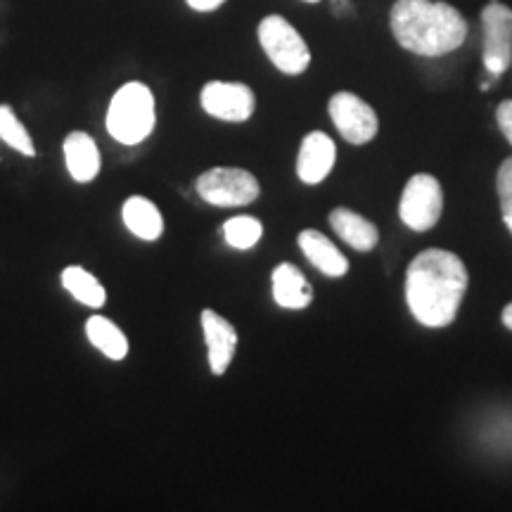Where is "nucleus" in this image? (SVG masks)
<instances>
[{"instance_id":"f257e3e1","label":"nucleus","mask_w":512,"mask_h":512,"mask_svg":"<svg viewBox=\"0 0 512 512\" xmlns=\"http://www.w3.org/2000/svg\"><path fill=\"white\" fill-rule=\"evenodd\" d=\"M467 268L458 254L425 249L406 271V304L425 328H446L458 316L467 292Z\"/></svg>"},{"instance_id":"f03ea898","label":"nucleus","mask_w":512,"mask_h":512,"mask_svg":"<svg viewBox=\"0 0 512 512\" xmlns=\"http://www.w3.org/2000/svg\"><path fill=\"white\" fill-rule=\"evenodd\" d=\"M389 24L396 43L420 57L453 53L467 38L465 17L453 5L432 0H396Z\"/></svg>"},{"instance_id":"7ed1b4c3","label":"nucleus","mask_w":512,"mask_h":512,"mask_svg":"<svg viewBox=\"0 0 512 512\" xmlns=\"http://www.w3.org/2000/svg\"><path fill=\"white\" fill-rule=\"evenodd\" d=\"M157 124L155 95L150 86L128 81L112 95L107 110V131L121 145H138L152 136Z\"/></svg>"},{"instance_id":"20e7f679","label":"nucleus","mask_w":512,"mask_h":512,"mask_svg":"<svg viewBox=\"0 0 512 512\" xmlns=\"http://www.w3.org/2000/svg\"><path fill=\"white\" fill-rule=\"evenodd\" d=\"M259 43L275 67L287 76H299L309 69L311 50L299 31L280 15H268L259 24Z\"/></svg>"},{"instance_id":"39448f33","label":"nucleus","mask_w":512,"mask_h":512,"mask_svg":"<svg viewBox=\"0 0 512 512\" xmlns=\"http://www.w3.org/2000/svg\"><path fill=\"white\" fill-rule=\"evenodd\" d=\"M197 195L214 207H247L259 197V181L252 171L238 166H214L195 183Z\"/></svg>"},{"instance_id":"423d86ee","label":"nucleus","mask_w":512,"mask_h":512,"mask_svg":"<svg viewBox=\"0 0 512 512\" xmlns=\"http://www.w3.org/2000/svg\"><path fill=\"white\" fill-rule=\"evenodd\" d=\"M441 211H444L441 183L430 174H415L401 192V221L415 233H427L439 223Z\"/></svg>"},{"instance_id":"0eeeda50","label":"nucleus","mask_w":512,"mask_h":512,"mask_svg":"<svg viewBox=\"0 0 512 512\" xmlns=\"http://www.w3.org/2000/svg\"><path fill=\"white\" fill-rule=\"evenodd\" d=\"M484 67L491 81L508 72L512 62V10L501 0H491L482 10Z\"/></svg>"},{"instance_id":"6e6552de","label":"nucleus","mask_w":512,"mask_h":512,"mask_svg":"<svg viewBox=\"0 0 512 512\" xmlns=\"http://www.w3.org/2000/svg\"><path fill=\"white\" fill-rule=\"evenodd\" d=\"M328 112L332 124L351 145H366L377 136L380 121H377L375 110L354 93L342 91L332 95L328 102Z\"/></svg>"},{"instance_id":"1a4fd4ad","label":"nucleus","mask_w":512,"mask_h":512,"mask_svg":"<svg viewBox=\"0 0 512 512\" xmlns=\"http://www.w3.org/2000/svg\"><path fill=\"white\" fill-rule=\"evenodd\" d=\"M202 110L209 117L228 121V124H242L254 114L256 98L247 83L233 81H209L200 93Z\"/></svg>"},{"instance_id":"9d476101","label":"nucleus","mask_w":512,"mask_h":512,"mask_svg":"<svg viewBox=\"0 0 512 512\" xmlns=\"http://www.w3.org/2000/svg\"><path fill=\"white\" fill-rule=\"evenodd\" d=\"M202 330L209 351L211 373L223 375L230 363H233L235 349H238V330H235V325L230 320L211 309L202 311Z\"/></svg>"},{"instance_id":"9b49d317","label":"nucleus","mask_w":512,"mask_h":512,"mask_svg":"<svg viewBox=\"0 0 512 512\" xmlns=\"http://www.w3.org/2000/svg\"><path fill=\"white\" fill-rule=\"evenodd\" d=\"M337 159V147L328 133L311 131L309 136L302 140L297 157V176L302 178L306 185H318L330 176L332 166Z\"/></svg>"},{"instance_id":"f8f14e48","label":"nucleus","mask_w":512,"mask_h":512,"mask_svg":"<svg viewBox=\"0 0 512 512\" xmlns=\"http://www.w3.org/2000/svg\"><path fill=\"white\" fill-rule=\"evenodd\" d=\"M64 164L76 183H91L100 174V150L95 140L83 131L64 138Z\"/></svg>"},{"instance_id":"ddd939ff","label":"nucleus","mask_w":512,"mask_h":512,"mask_svg":"<svg viewBox=\"0 0 512 512\" xmlns=\"http://www.w3.org/2000/svg\"><path fill=\"white\" fill-rule=\"evenodd\" d=\"M275 304L290 311H302L313 302V287L294 264H280L271 273Z\"/></svg>"},{"instance_id":"4468645a","label":"nucleus","mask_w":512,"mask_h":512,"mask_svg":"<svg viewBox=\"0 0 512 512\" xmlns=\"http://www.w3.org/2000/svg\"><path fill=\"white\" fill-rule=\"evenodd\" d=\"M299 249H302L306 259L318 268L320 273H325L328 278H342L349 271V261L339 249L332 245L330 238H325L318 230H302L299 233Z\"/></svg>"},{"instance_id":"2eb2a0df","label":"nucleus","mask_w":512,"mask_h":512,"mask_svg":"<svg viewBox=\"0 0 512 512\" xmlns=\"http://www.w3.org/2000/svg\"><path fill=\"white\" fill-rule=\"evenodd\" d=\"M121 219H124V226L131 230L133 235L145 242H155L162 238L164 233V219L162 211L157 209V204L147 200L143 195L128 197L121 207Z\"/></svg>"},{"instance_id":"dca6fc26","label":"nucleus","mask_w":512,"mask_h":512,"mask_svg":"<svg viewBox=\"0 0 512 512\" xmlns=\"http://www.w3.org/2000/svg\"><path fill=\"white\" fill-rule=\"evenodd\" d=\"M330 226L356 252H373L377 240H380V233H377L373 223L366 216L356 214V211L347 207H337L330 211Z\"/></svg>"},{"instance_id":"f3484780","label":"nucleus","mask_w":512,"mask_h":512,"mask_svg":"<svg viewBox=\"0 0 512 512\" xmlns=\"http://www.w3.org/2000/svg\"><path fill=\"white\" fill-rule=\"evenodd\" d=\"M86 337L102 356L112 361H124L128 356V339L117 323L105 316H91L86 320Z\"/></svg>"},{"instance_id":"a211bd4d","label":"nucleus","mask_w":512,"mask_h":512,"mask_svg":"<svg viewBox=\"0 0 512 512\" xmlns=\"http://www.w3.org/2000/svg\"><path fill=\"white\" fill-rule=\"evenodd\" d=\"M62 287L67 290L76 302L88 306V309H102L107 302V290L102 283L95 278L93 273H88L83 266H67L60 275Z\"/></svg>"},{"instance_id":"6ab92c4d","label":"nucleus","mask_w":512,"mask_h":512,"mask_svg":"<svg viewBox=\"0 0 512 512\" xmlns=\"http://www.w3.org/2000/svg\"><path fill=\"white\" fill-rule=\"evenodd\" d=\"M223 238L233 249L247 252L259 245V240L264 238V226L256 216H233L223 223Z\"/></svg>"},{"instance_id":"aec40b11","label":"nucleus","mask_w":512,"mask_h":512,"mask_svg":"<svg viewBox=\"0 0 512 512\" xmlns=\"http://www.w3.org/2000/svg\"><path fill=\"white\" fill-rule=\"evenodd\" d=\"M0 140L24 157H36V145L10 105H0Z\"/></svg>"},{"instance_id":"412c9836","label":"nucleus","mask_w":512,"mask_h":512,"mask_svg":"<svg viewBox=\"0 0 512 512\" xmlns=\"http://www.w3.org/2000/svg\"><path fill=\"white\" fill-rule=\"evenodd\" d=\"M496 190H498V202H501L503 223L512 235V157L505 159V162L501 164V169H498Z\"/></svg>"},{"instance_id":"4be33fe9","label":"nucleus","mask_w":512,"mask_h":512,"mask_svg":"<svg viewBox=\"0 0 512 512\" xmlns=\"http://www.w3.org/2000/svg\"><path fill=\"white\" fill-rule=\"evenodd\" d=\"M496 121L505 140L512 145V100H503L496 110Z\"/></svg>"},{"instance_id":"5701e85b","label":"nucleus","mask_w":512,"mask_h":512,"mask_svg":"<svg viewBox=\"0 0 512 512\" xmlns=\"http://www.w3.org/2000/svg\"><path fill=\"white\" fill-rule=\"evenodd\" d=\"M195 12H214L219 10L226 0H185Z\"/></svg>"},{"instance_id":"b1692460","label":"nucleus","mask_w":512,"mask_h":512,"mask_svg":"<svg viewBox=\"0 0 512 512\" xmlns=\"http://www.w3.org/2000/svg\"><path fill=\"white\" fill-rule=\"evenodd\" d=\"M332 8H335L337 15H342V12H351V3L349 0H332Z\"/></svg>"},{"instance_id":"393cba45","label":"nucleus","mask_w":512,"mask_h":512,"mask_svg":"<svg viewBox=\"0 0 512 512\" xmlns=\"http://www.w3.org/2000/svg\"><path fill=\"white\" fill-rule=\"evenodd\" d=\"M501 318H503V325H505V328L512 330V304L505 306L503 313H501Z\"/></svg>"},{"instance_id":"a878e982","label":"nucleus","mask_w":512,"mask_h":512,"mask_svg":"<svg viewBox=\"0 0 512 512\" xmlns=\"http://www.w3.org/2000/svg\"><path fill=\"white\" fill-rule=\"evenodd\" d=\"M304 3H320V0H304Z\"/></svg>"}]
</instances>
